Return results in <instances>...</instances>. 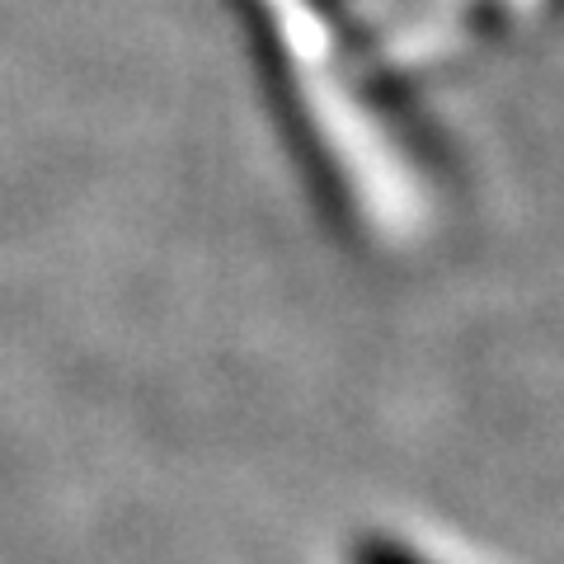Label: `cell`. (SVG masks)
<instances>
[{"mask_svg":"<svg viewBox=\"0 0 564 564\" xmlns=\"http://www.w3.org/2000/svg\"><path fill=\"white\" fill-rule=\"evenodd\" d=\"M367 564H437V560H423L414 551H386V545L377 551V545H372V551H367Z\"/></svg>","mask_w":564,"mask_h":564,"instance_id":"cell-1","label":"cell"}]
</instances>
